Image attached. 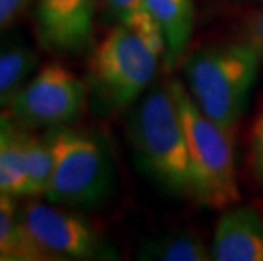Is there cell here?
<instances>
[{
	"mask_svg": "<svg viewBox=\"0 0 263 261\" xmlns=\"http://www.w3.org/2000/svg\"><path fill=\"white\" fill-rule=\"evenodd\" d=\"M261 59L246 41L202 48L183 65L185 87L207 117L231 131L250 101Z\"/></svg>",
	"mask_w": 263,
	"mask_h": 261,
	"instance_id": "obj_3",
	"label": "cell"
},
{
	"mask_svg": "<svg viewBox=\"0 0 263 261\" xmlns=\"http://www.w3.org/2000/svg\"><path fill=\"white\" fill-rule=\"evenodd\" d=\"M19 222L32 261L112 258V251L82 215L57 204L27 202L19 209Z\"/></svg>",
	"mask_w": 263,
	"mask_h": 261,
	"instance_id": "obj_6",
	"label": "cell"
},
{
	"mask_svg": "<svg viewBox=\"0 0 263 261\" xmlns=\"http://www.w3.org/2000/svg\"><path fill=\"white\" fill-rule=\"evenodd\" d=\"M87 88L63 65L43 66L7 105V115L24 129L57 127L73 122L85 107Z\"/></svg>",
	"mask_w": 263,
	"mask_h": 261,
	"instance_id": "obj_7",
	"label": "cell"
},
{
	"mask_svg": "<svg viewBox=\"0 0 263 261\" xmlns=\"http://www.w3.org/2000/svg\"><path fill=\"white\" fill-rule=\"evenodd\" d=\"M17 131V126L7 114H0V144L5 143L14 132Z\"/></svg>",
	"mask_w": 263,
	"mask_h": 261,
	"instance_id": "obj_19",
	"label": "cell"
},
{
	"mask_svg": "<svg viewBox=\"0 0 263 261\" xmlns=\"http://www.w3.org/2000/svg\"><path fill=\"white\" fill-rule=\"evenodd\" d=\"M187 139L192 193L212 209H226L239 200L231 131L200 110L182 82H170Z\"/></svg>",
	"mask_w": 263,
	"mask_h": 261,
	"instance_id": "obj_4",
	"label": "cell"
},
{
	"mask_svg": "<svg viewBox=\"0 0 263 261\" xmlns=\"http://www.w3.org/2000/svg\"><path fill=\"white\" fill-rule=\"evenodd\" d=\"M0 261H32L14 197L0 193Z\"/></svg>",
	"mask_w": 263,
	"mask_h": 261,
	"instance_id": "obj_14",
	"label": "cell"
},
{
	"mask_svg": "<svg viewBox=\"0 0 263 261\" xmlns=\"http://www.w3.org/2000/svg\"><path fill=\"white\" fill-rule=\"evenodd\" d=\"M105 4L119 21H129L144 9L143 0H105Z\"/></svg>",
	"mask_w": 263,
	"mask_h": 261,
	"instance_id": "obj_18",
	"label": "cell"
},
{
	"mask_svg": "<svg viewBox=\"0 0 263 261\" xmlns=\"http://www.w3.org/2000/svg\"><path fill=\"white\" fill-rule=\"evenodd\" d=\"M243 41L251 44L263 56V7L256 10L250 17V21L246 22Z\"/></svg>",
	"mask_w": 263,
	"mask_h": 261,
	"instance_id": "obj_17",
	"label": "cell"
},
{
	"mask_svg": "<svg viewBox=\"0 0 263 261\" xmlns=\"http://www.w3.org/2000/svg\"><path fill=\"white\" fill-rule=\"evenodd\" d=\"M212 259L263 261V219L253 207L228 209L216 224Z\"/></svg>",
	"mask_w": 263,
	"mask_h": 261,
	"instance_id": "obj_10",
	"label": "cell"
},
{
	"mask_svg": "<svg viewBox=\"0 0 263 261\" xmlns=\"http://www.w3.org/2000/svg\"><path fill=\"white\" fill-rule=\"evenodd\" d=\"M32 0H0V34L17 21Z\"/></svg>",
	"mask_w": 263,
	"mask_h": 261,
	"instance_id": "obj_16",
	"label": "cell"
},
{
	"mask_svg": "<svg viewBox=\"0 0 263 261\" xmlns=\"http://www.w3.org/2000/svg\"><path fill=\"white\" fill-rule=\"evenodd\" d=\"M143 7L160 27L165 41V61L173 68L187 51L192 37V0H143Z\"/></svg>",
	"mask_w": 263,
	"mask_h": 261,
	"instance_id": "obj_11",
	"label": "cell"
},
{
	"mask_svg": "<svg viewBox=\"0 0 263 261\" xmlns=\"http://www.w3.org/2000/svg\"><path fill=\"white\" fill-rule=\"evenodd\" d=\"M36 65L37 54L26 44L0 46V107H7L14 101Z\"/></svg>",
	"mask_w": 263,
	"mask_h": 261,
	"instance_id": "obj_12",
	"label": "cell"
},
{
	"mask_svg": "<svg viewBox=\"0 0 263 261\" xmlns=\"http://www.w3.org/2000/svg\"><path fill=\"white\" fill-rule=\"evenodd\" d=\"M53 146L49 136H29L15 131L0 144V193L39 197L48 190L53 173Z\"/></svg>",
	"mask_w": 263,
	"mask_h": 261,
	"instance_id": "obj_8",
	"label": "cell"
},
{
	"mask_svg": "<svg viewBox=\"0 0 263 261\" xmlns=\"http://www.w3.org/2000/svg\"><path fill=\"white\" fill-rule=\"evenodd\" d=\"M53 146V173L46 198L71 209H92L102 204L114 188V165L104 143L87 132L70 129L49 134Z\"/></svg>",
	"mask_w": 263,
	"mask_h": 261,
	"instance_id": "obj_5",
	"label": "cell"
},
{
	"mask_svg": "<svg viewBox=\"0 0 263 261\" xmlns=\"http://www.w3.org/2000/svg\"><path fill=\"white\" fill-rule=\"evenodd\" d=\"M129 136L144 173L172 193H192L187 139L170 83H160L136 101Z\"/></svg>",
	"mask_w": 263,
	"mask_h": 261,
	"instance_id": "obj_2",
	"label": "cell"
},
{
	"mask_svg": "<svg viewBox=\"0 0 263 261\" xmlns=\"http://www.w3.org/2000/svg\"><path fill=\"white\" fill-rule=\"evenodd\" d=\"M251 166L255 176L263 183V110L258 114L251 131Z\"/></svg>",
	"mask_w": 263,
	"mask_h": 261,
	"instance_id": "obj_15",
	"label": "cell"
},
{
	"mask_svg": "<svg viewBox=\"0 0 263 261\" xmlns=\"http://www.w3.org/2000/svg\"><path fill=\"white\" fill-rule=\"evenodd\" d=\"M139 256L158 261H207L212 253L194 232L175 231L148 241Z\"/></svg>",
	"mask_w": 263,
	"mask_h": 261,
	"instance_id": "obj_13",
	"label": "cell"
},
{
	"mask_svg": "<svg viewBox=\"0 0 263 261\" xmlns=\"http://www.w3.org/2000/svg\"><path fill=\"white\" fill-rule=\"evenodd\" d=\"M95 0H37L34 19L43 48L60 54H78L90 46Z\"/></svg>",
	"mask_w": 263,
	"mask_h": 261,
	"instance_id": "obj_9",
	"label": "cell"
},
{
	"mask_svg": "<svg viewBox=\"0 0 263 261\" xmlns=\"http://www.w3.org/2000/svg\"><path fill=\"white\" fill-rule=\"evenodd\" d=\"M165 41L146 10L107 32L90 59V76L99 97L110 109H124L151 87Z\"/></svg>",
	"mask_w": 263,
	"mask_h": 261,
	"instance_id": "obj_1",
	"label": "cell"
}]
</instances>
